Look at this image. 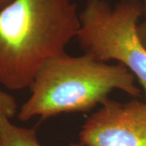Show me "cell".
Here are the masks:
<instances>
[{
    "label": "cell",
    "mask_w": 146,
    "mask_h": 146,
    "mask_svg": "<svg viewBox=\"0 0 146 146\" xmlns=\"http://www.w3.org/2000/svg\"><path fill=\"white\" fill-rule=\"evenodd\" d=\"M80 26L74 0H13L0 11V84L29 88L45 63L66 53Z\"/></svg>",
    "instance_id": "1"
},
{
    "label": "cell",
    "mask_w": 146,
    "mask_h": 146,
    "mask_svg": "<svg viewBox=\"0 0 146 146\" xmlns=\"http://www.w3.org/2000/svg\"><path fill=\"white\" fill-rule=\"evenodd\" d=\"M136 80L119 63L108 64L86 53L80 56L64 53L38 71L18 118L27 121L39 116L46 119L60 114L89 112L109 99V94L115 89L139 98L141 89Z\"/></svg>",
    "instance_id": "2"
},
{
    "label": "cell",
    "mask_w": 146,
    "mask_h": 146,
    "mask_svg": "<svg viewBox=\"0 0 146 146\" xmlns=\"http://www.w3.org/2000/svg\"><path fill=\"white\" fill-rule=\"evenodd\" d=\"M142 16L139 0H87L80 13L76 38L84 53L98 60H116L134 75L146 102V49L137 33Z\"/></svg>",
    "instance_id": "3"
},
{
    "label": "cell",
    "mask_w": 146,
    "mask_h": 146,
    "mask_svg": "<svg viewBox=\"0 0 146 146\" xmlns=\"http://www.w3.org/2000/svg\"><path fill=\"white\" fill-rule=\"evenodd\" d=\"M82 146H146V102L107 99L84 122Z\"/></svg>",
    "instance_id": "4"
},
{
    "label": "cell",
    "mask_w": 146,
    "mask_h": 146,
    "mask_svg": "<svg viewBox=\"0 0 146 146\" xmlns=\"http://www.w3.org/2000/svg\"><path fill=\"white\" fill-rule=\"evenodd\" d=\"M1 146H42L33 128L18 127L6 119L1 127Z\"/></svg>",
    "instance_id": "5"
},
{
    "label": "cell",
    "mask_w": 146,
    "mask_h": 146,
    "mask_svg": "<svg viewBox=\"0 0 146 146\" xmlns=\"http://www.w3.org/2000/svg\"><path fill=\"white\" fill-rule=\"evenodd\" d=\"M17 111V104L15 98L7 93L0 91V146L1 127L6 119H11Z\"/></svg>",
    "instance_id": "6"
},
{
    "label": "cell",
    "mask_w": 146,
    "mask_h": 146,
    "mask_svg": "<svg viewBox=\"0 0 146 146\" xmlns=\"http://www.w3.org/2000/svg\"><path fill=\"white\" fill-rule=\"evenodd\" d=\"M143 20L140 21L137 25L138 36L141 39L143 46L146 49V0H143L142 3V16Z\"/></svg>",
    "instance_id": "7"
},
{
    "label": "cell",
    "mask_w": 146,
    "mask_h": 146,
    "mask_svg": "<svg viewBox=\"0 0 146 146\" xmlns=\"http://www.w3.org/2000/svg\"><path fill=\"white\" fill-rule=\"evenodd\" d=\"M13 0H0V11L3 9L7 5H9Z\"/></svg>",
    "instance_id": "8"
},
{
    "label": "cell",
    "mask_w": 146,
    "mask_h": 146,
    "mask_svg": "<svg viewBox=\"0 0 146 146\" xmlns=\"http://www.w3.org/2000/svg\"><path fill=\"white\" fill-rule=\"evenodd\" d=\"M68 146H82L80 143H71Z\"/></svg>",
    "instance_id": "9"
}]
</instances>
